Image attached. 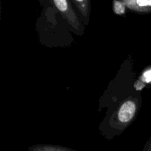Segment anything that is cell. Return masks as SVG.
Here are the masks:
<instances>
[{
    "label": "cell",
    "mask_w": 151,
    "mask_h": 151,
    "mask_svg": "<svg viewBox=\"0 0 151 151\" xmlns=\"http://www.w3.org/2000/svg\"><path fill=\"white\" fill-rule=\"evenodd\" d=\"M52 2L70 24L75 28L79 27L78 17L72 7L71 0H52Z\"/></svg>",
    "instance_id": "6da1fadb"
},
{
    "label": "cell",
    "mask_w": 151,
    "mask_h": 151,
    "mask_svg": "<svg viewBox=\"0 0 151 151\" xmlns=\"http://www.w3.org/2000/svg\"><path fill=\"white\" fill-rule=\"evenodd\" d=\"M136 104L133 101L128 100L124 103L119 109L118 113V118L122 122H128L131 120L134 116L136 112Z\"/></svg>",
    "instance_id": "7a4b0ae2"
},
{
    "label": "cell",
    "mask_w": 151,
    "mask_h": 151,
    "mask_svg": "<svg viewBox=\"0 0 151 151\" xmlns=\"http://www.w3.org/2000/svg\"><path fill=\"white\" fill-rule=\"evenodd\" d=\"M127 8L135 12H151V0H121Z\"/></svg>",
    "instance_id": "3957f363"
},
{
    "label": "cell",
    "mask_w": 151,
    "mask_h": 151,
    "mask_svg": "<svg viewBox=\"0 0 151 151\" xmlns=\"http://www.w3.org/2000/svg\"><path fill=\"white\" fill-rule=\"evenodd\" d=\"M79 10L82 17L87 21L88 19L91 8V0H72Z\"/></svg>",
    "instance_id": "277c9868"
},
{
    "label": "cell",
    "mask_w": 151,
    "mask_h": 151,
    "mask_svg": "<svg viewBox=\"0 0 151 151\" xmlns=\"http://www.w3.org/2000/svg\"><path fill=\"white\" fill-rule=\"evenodd\" d=\"M126 5L121 0H114L113 1V8L115 13L118 15H121L125 13Z\"/></svg>",
    "instance_id": "5b68a950"
},
{
    "label": "cell",
    "mask_w": 151,
    "mask_h": 151,
    "mask_svg": "<svg viewBox=\"0 0 151 151\" xmlns=\"http://www.w3.org/2000/svg\"><path fill=\"white\" fill-rule=\"evenodd\" d=\"M30 151H72L67 150L65 149L60 148L58 147H52V146H37L31 149Z\"/></svg>",
    "instance_id": "8992f818"
},
{
    "label": "cell",
    "mask_w": 151,
    "mask_h": 151,
    "mask_svg": "<svg viewBox=\"0 0 151 151\" xmlns=\"http://www.w3.org/2000/svg\"><path fill=\"white\" fill-rule=\"evenodd\" d=\"M145 76L147 81H151V71H150V72H147V73L145 74Z\"/></svg>",
    "instance_id": "52a82bcc"
},
{
    "label": "cell",
    "mask_w": 151,
    "mask_h": 151,
    "mask_svg": "<svg viewBox=\"0 0 151 151\" xmlns=\"http://www.w3.org/2000/svg\"><path fill=\"white\" fill-rule=\"evenodd\" d=\"M38 1H39L42 4H49L50 2H52V0H38Z\"/></svg>",
    "instance_id": "ba28073f"
}]
</instances>
